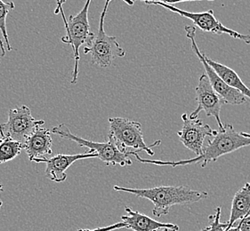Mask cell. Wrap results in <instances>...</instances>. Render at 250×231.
<instances>
[{
	"label": "cell",
	"mask_w": 250,
	"mask_h": 231,
	"mask_svg": "<svg viewBox=\"0 0 250 231\" xmlns=\"http://www.w3.org/2000/svg\"><path fill=\"white\" fill-rule=\"evenodd\" d=\"M184 126L177 132L179 140L185 148L200 156L204 149V141L207 137H214L216 130H213L208 124L200 118H190L187 114L182 115Z\"/></svg>",
	"instance_id": "8fae6325"
},
{
	"label": "cell",
	"mask_w": 250,
	"mask_h": 231,
	"mask_svg": "<svg viewBox=\"0 0 250 231\" xmlns=\"http://www.w3.org/2000/svg\"><path fill=\"white\" fill-rule=\"evenodd\" d=\"M122 1H124L125 3H126L127 5H134V3H135L133 0H122Z\"/></svg>",
	"instance_id": "484cf974"
},
{
	"label": "cell",
	"mask_w": 250,
	"mask_h": 231,
	"mask_svg": "<svg viewBox=\"0 0 250 231\" xmlns=\"http://www.w3.org/2000/svg\"><path fill=\"white\" fill-rule=\"evenodd\" d=\"M90 3L91 0H86L84 7L79 14L70 15L65 27L67 34L62 38V41L63 43L71 45L75 59V66L72 74L71 84H76L78 80L80 46L84 44H90L91 41L95 37V34L91 31L88 21V10Z\"/></svg>",
	"instance_id": "8992f818"
},
{
	"label": "cell",
	"mask_w": 250,
	"mask_h": 231,
	"mask_svg": "<svg viewBox=\"0 0 250 231\" xmlns=\"http://www.w3.org/2000/svg\"><path fill=\"white\" fill-rule=\"evenodd\" d=\"M56 3H57V6H56V8H55V15H58L59 13H61V15L62 16V19H63V21H64V24H65L66 27L67 23H68V20H66L65 15H64V12H63L62 7H61L60 0H56Z\"/></svg>",
	"instance_id": "603a6c76"
},
{
	"label": "cell",
	"mask_w": 250,
	"mask_h": 231,
	"mask_svg": "<svg viewBox=\"0 0 250 231\" xmlns=\"http://www.w3.org/2000/svg\"><path fill=\"white\" fill-rule=\"evenodd\" d=\"M23 149V143L11 138L0 139V165L15 159Z\"/></svg>",
	"instance_id": "e0dca14e"
},
{
	"label": "cell",
	"mask_w": 250,
	"mask_h": 231,
	"mask_svg": "<svg viewBox=\"0 0 250 231\" xmlns=\"http://www.w3.org/2000/svg\"><path fill=\"white\" fill-rule=\"evenodd\" d=\"M95 157H98L95 153H90L89 151H87L85 153L76 155L59 154L49 158L47 157L44 159H40L36 163H45L46 165L45 172L46 178L55 182H63L67 179L66 171L70 166L75 163L76 161Z\"/></svg>",
	"instance_id": "7c38bea8"
},
{
	"label": "cell",
	"mask_w": 250,
	"mask_h": 231,
	"mask_svg": "<svg viewBox=\"0 0 250 231\" xmlns=\"http://www.w3.org/2000/svg\"><path fill=\"white\" fill-rule=\"evenodd\" d=\"M205 59L207 62L213 68V70L219 75L221 78L225 81V83L234 88L236 90L240 91V93L248 97L250 100V89L246 86L244 82L241 80L240 76L236 73L235 71L231 70L229 67L219 63L215 60H212L208 56H206Z\"/></svg>",
	"instance_id": "2e32d148"
},
{
	"label": "cell",
	"mask_w": 250,
	"mask_h": 231,
	"mask_svg": "<svg viewBox=\"0 0 250 231\" xmlns=\"http://www.w3.org/2000/svg\"><path fill=\"white\" fill-rule=\"evenodd\" d=\"M238 226L240 227L241 231H250V214L245 217L243 220H241L238 223Z\"/></svg>",
	"instance_id": "7402d4cb"
},
{
	"label": "cell",
	"mask_w": 250,
	"mask_h": 231,
	"mask_svg": "<svg viewBox=\"0 0 250 231\" xmlns=\"http://www.w3.org/2000/svg\"><path fill=\"white\" fill-rule=\"evenodd\" d=\"M109 124V135L112 137L117 146L124 152H128L127 149L130 148L136 152L145 151L149 156H154L152 147H157L161 143V141H157L151 145H147L139 122L124 117H110Z\"/></svg>",
	"instance_id": "5b68a950"
},
{
	"label": "cell",
	"mask_w": 250,
	"mask_h": 231,
	"mask_svg": "<svg viewBox=\"0 0 250 231\" xmlns=\"http://www.w3.org/2000/svg\"><path fill=\"white\" fill-rule=\"evenodd\" d=\"M44 124V120H36L29 107L21 106L8 111V119L0 125V135L24 143L26 139Z\"/></svg>",
	"instance_id": "ba28073f"
},
{
	"label": "cell",
	"mask_w": 250,
	"mask_h": 231,
	"mask_svg": "<svg viewBox=\"0 0 250 231\" xmlns=\"http://www.w3.org/2000/svg\"><path fill=\"white\" fill-rule=\"evenodd\" d=\"M221 207H217L215 209V213L208 216L209 224L203 230L200 231H226L228 227V222H221Z\"/></svg>",
	"instance_id": "d6986e66"
},
{
	"label": "cell",
	"mask_w": 250,
	"mask_h": 231,
	"mask_svg": "<svg viewBox=\"0 0 250 231\" xmlns=\"http://www.w3.org/2000/svg\"><path fill=\"white\" fill-rule=\"evenodd\" d=\"M150 5L162 6L167 10L181 15L183 17H185V18L191 20L194 23V25L197 26L199 29L203 31L214 33L216 35L227 34L235 39L243 41L247 45H250V35L240 34L238 31L225 27L223 23H221L220 21L215 18L214 11L212 9L204 12V13H190L188 11L182 10L180 8H177L174 5H167L163 3H151Z\"/></svg>",
	"instance_id": "9c48e42d"
},
{
	"label": "cell",
	"mask_w": 250,
	"mask_h": 231,
	"mask_svg": "<svg viewBox=\"0 0 250 231\" xmlns=\"http://www.w3.org/2000/svg\"><path fill=\"white\" fill-rule=\"evenodd\" d=\"M126 215L121 216V220L125 223L126 229L133 231H160L167 229L170 231H179V227L173 223L160 222L141 213L140 212L134 211L129 206H125Z\"/></svg>",
	"instance_id": "5bb4252c"
},
{
	"label": "cell",
	"mask_w": 250,
	"mask_h": 231,
	"mask_svg": "<svg viewBox=\"0 0 250 231\" xmlns=\"http://www.w3.org/2000/svg\"><path fill=\"white\" fill-rule=\"evenodd\" d=\"M5 56V48L3 44V41L0 39V58Z\"/></svg>",
	"instance_id": "cb8c5ba5"
},
{
	"label": "cell",
	"mask_w": 250,
	"mask_h": 231,
	"mask_svg": "<svg viewBox=\"0 0 250 231\" xmlns=\"http://www.w3.org/2000/svg\"><path fill=\"white\" fill-rule=\"evenodd\" d=\"M110 1L111 0H106L104 10L101 14L97 33L95 34L90 44L84 47L85 55L91 56L92 63L101 68H109L112 65L116 58L125 56V50L120 46L117 38L107 35L104 30V20Z\"/></svg>",
	"instance_id": "277c9868"
},
{
	"label": "cell",
	"mask_w": 250,
	"mask_h": 231,
	"mask_svg": "<svg viewBox=\"0 0 250 231\" xmlns=\"http://www.w3.org/2000/svg\"><path fill=\"white\" fill-rule=\"evenodd\" d=\"M15 5L14 2H7L5 3L3 0H0V31L3 35V38L5 41V44L7 45V50L12 51V46L9 42V37L7 34V30H6V17L7 15L10 13V11L15 9Z\"/></svg>",
	"instance_id": "ac0fdd59"
},
{
	"label": "cell",
	"mask_w": 250,
	"mask_h": 231,
	"mask_svg": "<svg viewBox=\"0 0 250 231\" xmlns=\"http://www.w3.org/2000/svg\"><path fill=\"white\" fill-rule=\"evenodd\" d=\"M135 1H143L146 5H150L151 3H163L167 5H173L174 4L181 3V2H190V1H214V0H133Z\"/></svg>",
	"instance_id": "44dd1931"
},
{
	"label": "cell",
	"mask_w": 250,
	"mask_h": 231,
	"mask_svg": "<svg viewBox=\"0 0 250 231\" xmlns=\"http://www.w3.org/2000/svg\"><path fill=\"white\" fill-rule=\"evenodd\" d=\"M123 228L126 229V225H125V223H124L123 221H121V222H118V223L112 224V225H110V226L96 228V229H93V230H90V229H80V230H78L77 231H116V230L123 229Z\"/></svg>",
	"instance_id": "ffe728a7"
},
{
	"label": "cell",
	"mask_w": 250,
	"mask_h": 231,
	"mask_svg": "<svg viewBox=\"0 0 250 231\" xmlns=\"http://www.w3.org/2000/svg\"><path fill=\"white\" fill-rule=\"evenodd\" d=\"M2 191H3V184H1V183H0V193H1ZM2 206H3V202H2L1 198H0V207Z\"/></svg>",
	"instance_id": "4316f807"
},
{
	"label": "cell",
	"mask_w": 250,
	"mask_h": 231,
	"mask_svg": "<svg viewBox=\"0 0 250 231\" xmlns=\"http://www.w3.org/2000/svg\"><path fill=\"white\" fill-rule=\"evenodd\" d=\"M185 30L187 38L190 39L191 49L196 56H198V58L200 59L201 64L204 67L206 75L208 76L214 90L223 99L224 103L230 104V105H241L243 103H246L247 97L243 96L240 91L236 90L234 88L228 86L225 81L221 78L219 75L213 70V68L207 62L205 59V54L200 52L199 46L197 45V42H196L195 27L186 25L185 27Z\"/></svg>",
	"instance_id": "52a82bcc"
},
{
	"label": "cell",
	"mask_w": 250,
	"mask_h": 231,
	"mask_svg": "<svg viewBox=\"0 0 250 231\" xmlns=\"http://www.w3.org/2000/svg\"><path fill=\"white\" fill-rule=\"evenodd\" d=\"M240 231V227L238 226V224H236L234 226L230 227L228 231Z\"/></svg>",
	"instance_id": "d4e9b609"
},
{
	"label": "cell",
	"mask_w": 250,
	"mask_h": 231,
	"mask_svg": "<svg viewBox=\"0 0 250 231\" xmlns=\"http://www.w3.org/2000/svg\"><path fill=\"white\" fill-rule=\"evenodd\" d=\"M52 131L40 126L30 135L23 143V150L30 161L37 162L47 158L53 154Z\"/></svg>",
	"instance_id": "4fadbf2b"
},
{
	"label": "cell",
	"mask_w": 250,
	"mask_h": 231,
	"mask_svg": "<svg viewBox=\"0 0 250 231\" xmlns=\"http://www.w3.org/2000/svg\"><path fill=\"white\" fill-rule=\"evenodd\" d=\"M250 214V181L236 192L231 202L230 215L228 222V231L241 220Z\"/></svg>",
	"instance_id": "9a60e30c"
},
{
	"label": "cell",
	"mask_w": 250,
	"mask_h": 231,
	"mask_svg": "<svg viewBox=\"0 0 250 231\" xmlns=\"http://www.w3.org/2000/svg\"><path fill=\"white\" fill-rule=\"evenodd\" d=\"M196 101L198 107L195 111L190 113V118H197L201 111H204L208 116L215 117L219 126V129H223L225 126L221 120V109L224 103L221 96L214 90L206 73L200 76L199 84L195 88Z\"/></svg>",
	"instance_id": "30bf717a"
},
{
	"label": "cell",
	"mask_w": 250,
	"mask_h": 231,
	"mask_svg": "<svg viewBox=\"0 0 250 231\" xmlns=\"http://www.w3.org/2000/svg\"><path fill=\"white\" fill-rule=\"evenodd\" d=\"M241 135L243 136H245V137H248V138H250V134H248V133H245V132H241L240 133Z\"/></svg>",
	"instance_id": "83f0119b"
},
{
	"label": "cell",
	"mask_w": 250,
	"mask_h": 231,
	"mask_svg": "<svg viewBox=\"0 0 250 231\" xmlns=\"http://www.w3.org/2000/svg\"><path fill=\"white\" fill-rule=\"evenodd\" d=\"M52 134L60 136L69 141H73L80 147H85L89 149L90 153H95L98 158L105 163L107 166H120L121 167L131 166L133 162L129 158V151L124 152L117 146L112 137L108 135V141L105 142H96V141L85 140L81 137L71 133L70 128L65 124H61L55 126L52 129Z\"/></svg>",
	"instance_id": "3957f363"
},
{
	"label": "cell",
	"mask_w": 250,
	"mask_h": 231,
	"mask_svg": "<svg viewBox=\"0 0 250 231\" xmlns=\"http://www.w3.org/2000/svg\"><path fill=\"white\" fill-rule=\"evenodd\" d=\"M66 0H60L61 7H62V5L65 3Z\"/></svg>",
	"instance_id": "f1b7e54d"
},
{
	"label": "cell",
	"mask_w": 250,
	"mask_h": 231,
	"mask_svg": "<svg viewBox=\"0 0 250 231\" xmlns=\"http://www.w3.org/2000/svg\"><path fill=\"white\" fill-rule=\"evenodd\" d=\"M160 231H169L168 230H167V229H163V230H161Z\"/></svg>",
	"instance_id": "f546056e"
},
{
	"label": "cell",
	"mask_w": 250,
	"mask_h": 231,
	"mask_svg": "<svg viewBox=\"0 0 250 231\" xmlns=\"http://www.w3.org/2000/svg\"><path fill=\"white\" fill-rule=\"evenodd\" d=\"M113 190L120 192H126L142 197L153 203L154 208L152 214L160 218L167 215L172 206L176 205H190L207 199V191L192 190L188 186H159L150 189H129L124 187H113Z\"/></svg>",
	"instance_id": "7a4b0ae2"
},
{
	"label": "cell",
	"mask_w": 250,
	"mask_h": 231,
	"mask_svg": "<svg viewBox=\"0 0 250 231\" xmlns=\"http://www.w3.org/2000/svg\"><path fill=\"white\" fill-rule=\"evenodd\" d=\"M250 146V138L242 135L235 130L232 125H226L223 129L216 130L215 136L212 140L208 141V144L204 147L202 154L186 160L162 161L145 159L135 151H129V155L134 156L135 159L142 164H150L155 166H169L172 167L187 166L191 164H200L202 168H205L208 163L215 162L221 156L232 153L244 147Z\"/></svg>",
	"instance_id": "6da1fadb"
}]
</instances>
